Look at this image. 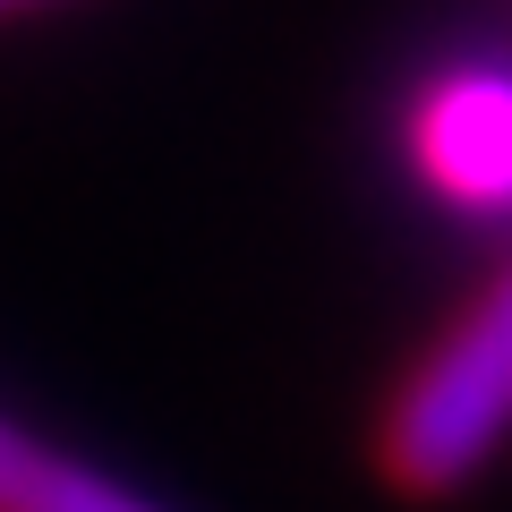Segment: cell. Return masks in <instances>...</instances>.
I'll return each mask as SVG.
<instances>
[{
	"label": "cell",
	"mask_w": 512,
	"mask_h": 512,
	"mask_svg": "<svg viewBox=\"0 0 512 512\" xmlns=\"http://www.w3.org/2000/svg\"><path fill=\"white\" fill-rule=\"evenodd\" d=\"M512 444V256L478 282V299L402 367L384 393V419L367 436L376 478L410 504L478 487L495 453Z\"/></svg>",
	"instance_id": "1"
},
{
	"label": "cell",
	"mask_w": 512,
	"mask_h": 512,
	"mask_svg": "<svg viewBox=\"0 0 512 512\" xmlns=\"http://www.w3.org/2000/svg\"><path fill=\"white\" fill-rule=\"evenodd\" d=\"M410 171L453 214H512V69H436L410 94Z\"/></svg>",
	"instance_id": "2"
},
{
	"label": "cell",
	"mask_w": 512,
	"mask_h": 512,
	"mask_svg": "<svg viewBox=\"0 0 512 512\" xmlns=\"http://www.w3.org/2000/svg\"><path fill=\"white\" fill-rule=\"evenodd\" d=\"M0 512H163V504L128 495L111 470L0 419Z\"/></svg>",
	"instance_id": "3"
},
{
	"label": "cell",
	"mask_w": 512,
	"mask_h": 512,
	"mask_svg": "<svg viewBox=\"0 0 512 512\" xmlns=\"http://www.w3.org/2000/svg\"><path fill=\"white\" fill-rule=\"evenodd\" d=\"M26 9H60V0H0V18H26Z\"/></svg>",
	"instance_id": "4"
}]
</instances>
